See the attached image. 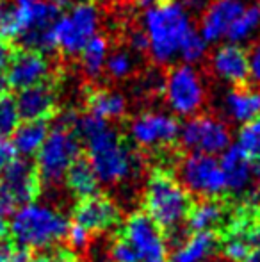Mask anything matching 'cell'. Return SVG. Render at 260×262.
Segmentation results:
<instances>
[{
    "mask_svg": "<svg viewBox=\"0 0 260 262\" xmlns=\"http://www.w3.org/2000/svg\"><path fill=\"white\" fill-rule=\"evenodd\" d=\"M75 132L86 145L87 162L104 186L127 184L141 171V159L116 128L87 113L77 118Z\"/></svg>",
    "mask_w": 260,
    "mask_h": 262,
    "instance_id": "6da1fadb",
    "label": "cell"
},
{
    "mask_svg": "<svg viewBox=\"0 0 260 262\" xmlns=\"http://www.w3.org/2000/svg\"><path fill=\"white\" fill-rule=\"evenodd\" d=\"M68 216L61 209L45 202H27L13 210L9 235L21 250H50L66 239Z\"/></svg>",
    "mask_w": 260,
    "mask_h": 262,
    "instance_id": "7a4b0ae2",
    "label": "cell"
},
{
    "mask_svg": "<svg viewBox=\"0 0 260 262\" xmlns=\"http://www.w3.org/2000/svg\"><path fill=\"white\" fill-rule=\"evenodd\" d=\"M195 31L189 13L175 0H162L146 7L143 32L146 36V52L157 64H170L180 54V47Z\"/></svg>",
    "mask_w": 260,
    "mask_h": 262,
    "instance_id": "3957f363",
    "label": "cell"
},
{
    "mask_svg": "<svg viewBox=\"0 0 260 262\" xmlns=\"http://www.w3.org/2000/svg\"><path fill=\"white\" fill-rule=\"evenodd\" d=\"M143 204L145 214L155 221L160 230L171 232L175 237L187 221L193 202L191 194L182 187L177 177L166 171H155L145 186Z\"/></svg>",
    "mask_w": 260,
    "mask_h": 262,
    "instance_id": "277c9868",
    "label": "cell"
},
{
    "mask_svg": "<svg viewBox=\"0 0 260 262\" xmlns=\"http://www.w3.org/2000/svg\"><path fill=\"white\" fill-rule=\"evenodd\" d=\"M13 7L20 24L16 41L45 55L56 50L54 25L59 18V6L52 0H14Z\"/></svg>",
    "mask_w": 260,
    "mask_h": 262,
    "instance_id": "5b68a950",
    "label": "cell"
},
{
    "mask_svg": "<svg viewBox=\"0 0 260 262\" xmlns=\"http://www.w3.org/2000/svg\"><path fill=\"white\" fill-rule=\"evenodd\" d=\"M82 141L73 128H66L63 125H56L49 130L45 143L36 154V171L46 186H57L64 182V177L72 164L80 157Z\"/></svg>",
    "mask_w": 260,
    "mask_h": 262,
    "instance_id": "8992f818",
    "label": "cell"
},
{
    "mask_svg": "<svg viewBox=\"0 0 260 262\" xmlns=\"http://www.w3.org/2000/svg\"><path fill=\"white\" fill-rule=\"evenodd\" d=\"M162 95L171 114L178 118H191L205 104V84L201 75L191 64L173 66L162 82Z\"/></svg>",
    "mask_w": 260,
    "mask_h": 262,
    "instance_id": "52a82bcc",
    "label": "cell"
},
{
    "mask_svg": "<svg viewBox=\"0 0 260 262\" xmlns=\"http://www.w3.org/2000/svg\"><path fill=\"white\" fill-rule=\"evenodd\" d=\"M100 25L98 7L89 0H84L69 7L68 13L59 14L54 25L56 49L64 55H79L86 43L97 36Z\"/></svg>",
    "mask_w": 260,
    "mask_h": 262,
    "instance_id": "ba28073f",
    "label": "cell"
},
{
    "mask_svg": "<svg viewBox=\"0 0 260 262\" xmlns=\"http://www.w3.org/2000/svg\"><path fill=\"white\" fill-rule=\"evenodd\" d=\"M178 141L187 154L221 156L232 146V132L225 120L210 114H195L180 125Z\"/></svg>",
    "mask_w": 260,
    "mask_h": 262,
    "instance_id": "9c48e42d",
    "label": "cell"
},
{
    "mask_svg": "<svg viewBox=\"0 0 260 262\" xmlns=\"http://www.w3.org/2000/svg\"><path fill=\"white\" fill-rule=\"evenodd\" d=\"M177 180L189 194L200 198H219L226 191L219 159L205 154H187L177 164Z\"/></svg>",
    "mask_w": 260,
    "mask_h": 262,
    "instance_id": "30bf717a",
    "label": "cell"
},
{
    "mask_svg": "<svg viewBox=\"0 0 260 262\" xmlns=\"http://www.w3.org/2000/svg\"><path fill=\"white\" fill-rule=\"evenodd\" d=\"M180 123L164 111H145L129 123V138L141 150H162L178 141Z\"/></svg>",
    "mask_w": 260,
    "mask_h": 262,
    "instance_id": "8fae6325",
    "label": "cell"
},
{
    "mask_svg": "<svg viewBox=\"0 0 260 262\" xmlns=\"http://www.w3.org/2000/svg\"><path fill=\"white\" fill-rule=\"evenodd\" d=\"M122 237L132 246L139 262H170L166 237L148 214H130L123 225Z\"/></svg>",
    "mask_w": 260,
    "mask_h": 262,
    "instance_id": "7c38bea8",
    "label": "cell"
},
{
    "mask_svg": "<svg viewBox=\"0 0 260 262\" xmlns=\"http://www.w3.org/2000/svg\"><path fill=\"white\" fill-rule=\"evenodd\" d=\"M52 75V64L45 54L36 50H20L11 55L9 64L6 68V86L11 90H27L38 84L49 82Z\"/></svg>",
    "mask_w": 260,
    "mask_h": 262,
    "instance_id": "4fadbf2b",
    "label": "cell"
},
{
    "mask_svg": "<svg viewBox=\"0 0 260 262\" xmlns=\"http://www.w3.org/2000/svg\"><path fill=\"white\" fill-rule=\"evenodd\" d=\"M120 220H122L120 207L111 198L102 196V194L84 198L73 210L75 225L86 228L91 235L111 232L112 228L118 227Z\"/></svg>",
    "mask_w": 260,
    "mask_h": 262,
    "instance_id": "5bb4252c",
    "label": "cell"
},
{
    "mask_svg": "<svg viewBox=\"0 0 260 262\" xmlns=\"http://www.w3.org/2000/svg\"><path fill=\"white\" fill-rule=\"evenodd\" d=\"M246 9L244 0H212L207 4L200 21V34L207 43L226 38L233 21Z\"/></svg>",
    "mask_w": 260,
    "mask_h": 262,
    "instance_id": "9a60e30c",
    "label": "cell"
},
{
    "mask_svg": "<svg viewBox=\"0 0 260 262\" xmlns=\"http://www.w3.org/2000/svg\"><path fill=\"white\" fill-rule=\"evenodd\" d=\"M257 246H260V225L250 214L233 217L221 248L225 259L228 262H246Z\"/></svg>",
    "mask_w": 260,
    "mask_h": 262,
    "instance_id": "2e32d148",
    "label": "cell"
},
{
    "mask_svg": "<svg viewBox=\"0 0 260 262\" xmlns=\"http://www.w3.org/2000/svg\"><path fill=\"white\" fill-rule=\"evenodd\" d=\"M0 180L11 191L18 205L36 200L41 189V180L36 171V166L27 157H14V161L4 169Z\"/></svg>",
    "mask_w": 260,
    "mask_h": 262,
    "instance_id": "e0dca14e",
    "label": "cell"
},
{
    "mask_svg": "<svg viewBox=\"0 0 260 262\" xmlns=\"http://www.w3.org/2000/svg\"><path fill=\"white\" fill-rule=\"evenodd\" d=\"M212 72L225 82L233 86L244 84L250 79V70H248V52L237 43H226L216 49L210 59Z\"/></svg>",
    "mask_w": 260,
    "mask_h": 262,
    "instance_id": "ac0fdd59",
    "label": "cell"
},
{
    "mask_svg": "<svg viewBox=\"0 0 260 262\" xmlns=\"http://www.w3.org/2000/svg\"><path fill=\"white\" fill-rule=\"evenodd\" d=\"M223 114L235 125H246L260 114V88L233 86L223 97Z\"/></svg>",
    "mask_w": 260,
    "mask_h": 262,
    "instance_id": "d6986e66",
    "label": "cell"
},
{
    "mask_svg": "<svg viewBox=\"0 0 260 262\" xmlns=\"http://www.w3.org/2000/svg\"><path fill=\"white\" fill-rule=\"evenodd\" d=\"M219 164L226 180V191L233 194L246 193L253 184V161L235 145L221 154Z\"/></svg>",
    "mask_w": 260,
    "mask_h": 262,
    "instance_id": "ffe728a7",
    "label": "cell"
},
{
    "mask_svg": "<svg viewBox=\"0 0 260 262\" xmlns=\"http://www.w3.org/2000/svg\"><path fill=\"white\" fill-rule=\"evenodd\" d=\"M21 120H46L54 114L57 105V93L50 82L18 91L14 98Z\"/></svg>",
    "mask_w": 260,
    "mask_h": 262,
    "instance_id": "44dd1931",
    "label": "cell"
},
{
    "mask_svg": "<svg viewBox=\"0 0 260 262\" xmlns=\"http://www.w3.org/2000/svg\"><path fill=\"white\" fill-rule=\"evenodd\" d=\"M218 250L216 232H193L175 245L170 262H208L214 259Z\"/></svg>",
    "mask_w": 260,
    "mask_h": 262,
    "instance_id": "7402d4cb",
    "label": "cell"
},
{
    "mask_svg": "<svg viewBox=\"0 0 260 262\" xmlns=\"http://www.w3.org/2000/svg\"><path fill=\"white\" fill-rule=\"evenodd\" d=\"M228 210L218 198H201L191 205L187 214V227L191 232H216L225 225Z\"/></svg>",
    "mask_w": 260,
    "mask_h": 262,
    "instance_id": "603a6c76",
    "label": "cell"
},
{
    "mask_svg": "<svg viewBox=\"0 0 260 262\" xmlns=\"http://www.w3.org/2000/svg\"><path fill=\"white\" fill-rule=\"evenodd\" d=\"M49 125L45 120H23L11 136V143L20 157H32L39 152L49 136Z\"/></svg>",
    "mask_w": 260,
    "mask_h": 262,
    "instance_id": "cb8c5ba5",
    "label": "cell"
},
{
    "mask_svg": "<svg viewBox=\"0 0 260 262\" xmlns=\"http://www.w3.org/2000/svg\"><path fill=\"white\" fill-rule=\"evenodd\" d=\"M87 111L104 121H118L127 113V98L107 88H98L87 95Z\"/></svg>",
    "mask_w": 260,
    "mask_h": 262,
    "instance_id": "d4e9b609",
    "label": "cell"
},
{
    "mask_svg": "<svg viewBox=\"0 0 260 262\" xmlns=\"http://www.w3.org/2000/svg\"><path fill=\"white\" fill-rule=\"evenodd\" d=\"M64 182L68 186L69 193L79 198V200L98 194V187L102 186L100 180L94 175L91 164L87 162V159L82 157H79L72 164V168L68 169V173L64 177Z\"/></svg>",
    "mask_w": 260,
    "mask_h": 262,
    "instance_id": "484cf974",
    "label": "cell"
},
{
    "mask_svg": "<svg viewBox=\"0 0 260 262\" xmlns=\"http://www.w3.org/2000/svg\"><path fill=\"white\" fill-rule=\"evenodd\" d=\"M80 55V62H82L84 73L91 79H97L102 75L105 70V61L109 57V43L104 36H93L86 47L82 49Z\"/></svg>",
    "mask_w": 260,
    "mask_h": 262,
    "instance_id": "4316f807",
    "label": "cell"
},
{
    "mask_svg": "<svg viewBox=\"0 0 260 262\" xmlns=\"http://www.w3.org/2000/svg\"><path fill=\"white\" fill-rule=\"evenodd\" d=\"M258 29H260V7L246 6V9L232 24L228 34H226V39H230V43L241 45L243 41L250 39Z\"/></svg>",
    "mask_w": 260,
    "mask_h": 262,
    "instance_id": "83f0119b",
    "label": "cell"
},
{
    "mask_svg": "<svg viewBox=\"0 0 260 262\" xmlns=\"http://www.w3.org/2000/svg\"><path fill=\"white\" fill-rule=\"evenodd\" d=\"M237 146L253 162L260 161V114L241 127L237 136Z\"/></svg>",
    "mask_w": 260,
    "mask_h": 262,
    "instance_id": "f1b7e54d",
    "label": "cell"
},
{
    "mask_svg": "<svg viewBox=\"0 0 260 262\" xmlns=\"http://www.w3.org/2000/svg\"><path fill=\"white\" fill-rule=\"evenodd\" d=\"M20 121L21 116L14 97L0 93V138H11Z\"/></svg>",
    "mask_w": 260,
    "mask_h": 262,
    "instance_id": "f546056e",
    "label": "cell"
},
{
    "mask_svg": "<svg viewBox=\"0 0 260 262\" xmlns=\"http://www.w3.org/2000/svg\"><path fill=\"white\" fill-rule=\"evenodd\" d=\"M207 45L208 43L201 38V34L195 29V31L185 38V41L182 43L178 57L184 61V64H195V62H200L201 59L205 57V54H207Z\"/></svg>",
    "mask_w": 260,
    "mask_h": 262,
    "instance_id": "4dcf8cb0",
    "label": "cell"
},
{
    "mask_svg": "<svg viewBox=\"0 0 260 262\" xmlns=\"http://www.w3.org/2000/svg\"><path fill=\"white\" fill-rule=\"evenodd\" d=\"M105 70L112 79H125L134 72V57L127 50H116V52L109 54L107 61H105Z\"/></svg>",
    "mask_w": 260,
    "mask_h": 262,
    "instance_id": "1f68e13d",
    "label": "cell"
},
{
    "mask_svg": "<svg viewBox=\"0 0 260 262\" xmlns=\"http://www.w3.org/2000/svg\"><path fill=\"white\" fill-rule=\"evenodd\" d=\"M18 34H20V24L14 7L9 4H0V38L16 39Z\"/></svg>",
    "mask_w": 260,
    "mask_h": 262,
    "instance_id": "d6a6232c",
    "label": "cell"
},
{
    "mask_svg": "<svg viewBox=\"0 0 260 262\" xmlns=\"http://www.w3.org/2000/svg\"><path fill=\"white\" fill-rule=\"evenodd\" d=\"M29 262H79L77 255L73 253V250L68 248H50L43 250L38 255H34Z\"/></svg>",
    "mask_w": 260,
    "mask_h": 262,
    "instance_id": "836d02e7",
    "label": "cell"
},
{
    "mask_svg": "<svg viewBox=\"0 0 260 262\" xmlns=\"http://www.w3.org/2000/svg\"><path fill=\"white\" fill-rule=\"evenodd\" d=\"M109 260L111 262H139L132 246L123 237L116 239L109 248Z\"/></svg>",
    "mask_w": 260,
    "mask_h": 262,
    "instance_id": "e575fe53",
    "label": "cell"
},
{
    "mask_svg": "<svg viewBox=\"0 0 260 262\" xmlns=\"http://www.w3.org/2000/svg\"><path fill=\"white\" fill-rule=\"evenodd\" d=\"M66 241L69 245V250H86L91 243V234L86 228L79 227V225H69L68 234H66Z\"/></svg>",
    "mask_w": 260,
    "mask_h": 262,
    "instance_id": "d590c367",
    "label": "cell"
},
{
    "mask_svg": "<svg viewBox=\"0 0 260 262\" xmlns=\"http://www.w3.org/2000/svg\"><path fill=\"white\" fill-rule=\"evenodd\" d=\"M248 70H250V79L260 88V41L251 47L248 52Z\"/></svg>",
    "mask_w": 260,
    "mask_h": 262,
    "instance_id": "8d00e7d4",
    "label": "cell"
},
{
    "mask_svg": "<svg viewBox=\"0 0 260 262\" xmlns=\"http://www.w3.org/2000/svg\"><path fill=\"white\" fill-rule=\"evenodd\" d=\"M18 207L16 200L6 187V184L0 180V216H11L13 210Z\"/></svg>",
    "mask_w": 260,
    "mask_h": 262,
    "instance_id": "74e56055",
    "label": "cell"
},
{
    "mask_svg": "<svg viewBox=\"0 0 260 262\" xmlns=\"http://www.w3.org/2000/svg\"><path fill=\"white\" fill-rule=\"evenodd\" d=\"M14 157H16V152H14L9 138H0V175L14 161Z\"/></svg>",
    "mask_w": 260,
    "mask_h": 262,
    "instance_id": "f35d334b",
    "label": "cell"
},
{
    "mask_svg": "<svg viewBox=\"0 0 260 262\" xmlns=\"http://www.w3.org/2000/svg\"><path fill=\"white\" fill-rule=\"evenodd\" d=\"M0 262H29L25 250L21 248H9V246L0 243Z\"/></svg>",
    "mask_w": 260,
    "mask_h": 262,
    "instance_id": "ab89813d",
    "label": "cell"
},
{
    "mask_svg": "<svg viewBox=\"0 0 260 262\" xmlns=\"http://www.w3.org/2000/svg\"><path fill=\"white\" fill-rule=\"evenodd\" d=\"M9 59H11V50L9 45L6 43V39L0 38V93L4 91L6 88V68L9 64Z\"/></svg>",
    "mask_w": 260,
    "mask_h": 262,
    "instance_id": "60d3db41",
    "label": "cell"
},
{
    "mask_svg": "<svg viewBox=\"0 0 260 262\" xmlns=\"http://www.w3.org/2000/svg\"><path fill=\"white\" fill-rule=\"evenodd\" d=\"M130 47L135 50V52H146V49H148V43H146L145 32H143V31L132 32V36H130Z\"/></svg>",
    "mask_w": 260,
    "mask_h": 262,
    "instance_id": "b9f144b4",
    "label": "cell"
},
{
    "mask_svg": "<svg viewBox=\"0 0 260 262\" xmlns=\"http://www.w3.org/2000/svg\"><path fill=\"white\" fill-rule=\"evenodd\" d=\"M184 7L187 13H196V11H203L207 7L208 0H175Z\"/></svg>",
    "mask_w": 260,
    "mask_h": 262,
    "instance_id": "7bdbcfd3",
    "label": "cell"
},
{
    "mask_svg": "<svg viewBox=\"0 0 260 262\" xmlns=\"http://www.w3.org/2000/svg\"><path fill=\"white\" fill-rule=\"evenodd\" d=\"M9 235V220L7 216H0V243Z\"/></svg>",
    "mask_w": 260,
    "mask_h": 262,
    "instance_id": "ee69618b",
    "label": "cell"
},
{
    "mask_svg": "<svg viewBox=\"0 0 260 262\" xmlns=\"http://www.w3.org/2000/svg\"><path fill=\"white\" fill-rule=\"evenodd\" d=\"M246 262H260V246H257V248L248 255Z\"/></svg>",
    "mask_w": 260,
    "mask_h": 262,
    "instance_id": "f6af8a7d",
    "label": "cell"
},
{
    "mask_svg": "<svg viewBox=\"0 0 260 262\" xmlns=\"http://www.w3.org/2000/svg\"><path fill=\"white\" fill-rule=\"evenodd\" d=\"M253 182H257L260 186V161L253 162Z\"/></svg>",
    "mask_w": 260,
    "mask_h": 262,
    "instance_id": "bcb514c9",
    "label": "cell"
},
{
    "mask_svg": "<svg viewBox=\"0 0 260 262\" xmlns=\"http://www.w3.org/2000/svg\"><path fill=\"white\" fill-rule=\"evenodd\" d=\"M251 204H253V209H255V212H257V216L260 217V194L255 198V202L251 200Z\"/></svg>",
    "mask_w": 260,
    "mask_h": 262,
    "instance_id": "7dc6e473",
    "label": "cell"
},
{
    "mask_svg": "<svg viewBox=\"0 0 260 262\" xmlns=\"http://www.w3.org/2000/svg\"><path fill=\"white\" fill-rule=\"evenodd\" d=\"M54 4H57V6H61V4H68L69 0H52Z\"/></svg>",
    "mask_w": 260,
    "mask_h": 262,
    "instance_id": "c3c4849f",
    "label": "cell"
},
{
    "mask_svg": "<svg viewBox=\"0 0 260 262\" xmlns=\"http://www.w3.org/2000/svg\"><path fill=\"white\" fill-rule=\"evenodd\" d=\"M208 262H212V260H208Z\"/></svg>",
    "mask_w": 260,
    "mask_h": 262,
    "instance_id": "681fc988",
    "label": "cell"
},
{
    "mask_svg": "<svg viewBox=\"0 0 260 262\" xmlns=\"http://www.w3.org/2000/svg\"><path fill=\"white\" fill-rule=\"evenodd\" d=\"M100 262H102V260H100Z\"/></svg>",
    "mask_w": 260,
    "mask_h": 262,
    "instance_id": "f907efd6",
    "label": "cell"
}]
</instances>
